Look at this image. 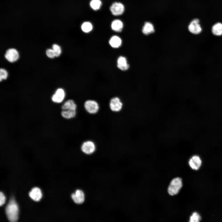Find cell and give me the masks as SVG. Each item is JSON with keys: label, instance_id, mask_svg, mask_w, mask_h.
I'll use <instances>...</instances> for the list:
<instances>
[{"label": "cell", "instance_id": "ffe728a7", "mask_svg": "<svg viewBox=\"0 0 222 222\" xmlns=\"http://www.w3.org/2000/svg\"><path fill=\"white\" fill-rule=\"evenodd\" d=\"M82 31L85 33H88L92 30L93 26L90 22H85L82 24L81 27Z\"/></svg>", "mask_w": 222, "mask_h": 222}, {"label": "cell", "instance_id": "2e32d148", "mask_svg": "<svg viewBox=\"0 0 222 222\" xmlns=\"http://www.w3.org/2000/svg\"><path fill=\"white\" fill-rule=\"evenodd\" d=\"M76 110H61L60 112V115L63 118L70 119L74 118L76 116Z\"/></svg>", "mask_w": 222, "mask_h": 222}, {"label": "cell", "instance_id": "9c48e42d", "mask_svg": "<svg viewBox=\"0 0 222 222\" xmlns=\"http://www.w3.org/2000/svg\"><path fill=\"white\" fill-rule=\"evenodd\" d=\"M188 29L189 31L193 34L200 33L202 31V28L199 24V20L197 18L192 20L188 26Z\"/></svg>", "mask_w": 222, "mask_h": 222}, {"label": "cell", "instance_id": "e0dca14e", "mask_svg": "<svg viewBox=\"0 0 222 222\" xmlns=\"http://www.w3.org/2000/svg\"><path fill=\"white\" fill-rule=\"evenodd\" d=\"M111 27L112 30L115 32H121L123 27V23L119 19H115L112 22Z\"/></svg>", "mask_w": 222, "mask_h": 222}, {"label": "cell", "instance_id": "8992f818", "mask_svg": "<svg viewBox=\"0 0 222 222\" xmlns=\"http://www.w3.org/2000/svg\"><path fill=\"white\" fill-rule=\"evenodd\" d=\"M110 10L113 15L118 16L123 14L125 7L122 3L116 2L112 4L110 7Z\"/></svg>", "mask_w": 222, "mask_h": 222}, {"label": "cell", "instance_id": "d4e9b609", "mask_svg": "<svg viewBox=\"0 0 222 222\" xmlns=\"http://www.w3.org/2000/svg\"><path fill=\"white\" fill-rule=\"evenodd\" d=\"M46 53L47 56L49 58H53L56 56L55 53L52 49H47Z\"/></svg>", "mask_w": 222, "mask_h": 222}, {"label": "cell", "instance_id": "ba28073f", "mask_svg": "<svg viewBox=\"0 0 222 222\" xmlns=\"http://www.w3.org/2000/svg\"><path fill=\"white\" fill-rule=\"evenodd\" d=\"M5 57L8 61L12 63L17 60L19 55L18 51L16 49L11 48L8 49L6 51Z\"/></svg>", "mask_w": 222, "mask_h": 222}, {"label": "cell", "instance_id": "ac0fdd59", "mask_svg": "<svg viewBox=\"0 0 222 222\" xmlns=\"http://www.w3.org/2000/svg\"><path fill=\"white\" fill-rule=\"evenodd\" d=\"M142 31L144 35H148L154 32V29L153 25L151 23L146 22L145 23Z\"/></svg>", "mask_w": 222, "mask_h": 222}, {"label": "cell", "instance_id": "277c9868", "mask_svg": "<svg viewBox=\"0 0 222 222\" xmlns=\"http://www.w3.org/2000/svg\"><path fill=\"white\" fill-rule=\"evenodd\" d=\"M84 107L86 110L90 114H95L99 110V105L95 100H88L84 103Z\"/></svg>", "mask_w": 222, "mask_h": 222}, {"label": "cell", "instance_id": "30bf717a", "mask_svg": "<svg viewBox=\"0 0 222 222\" xmlns=\"http://www.w3.org/2000/svg\"><path fill=\"white\" fill-rule=\"evenodd\" d=\"M74 202L76 204H80L84 200L85 196L84 192L81 190L78 189L76 191L71 195Z\"/></svg>", "mask_w": 222, "mask_h": 222}, {"label": "cell", "instance_id": "d6986e66", "mask_svg": "<svg viewBox=\"0 0 222 222\" xmlns=\"http://www.w3.org/2000/svg\"><path fill=\"white\" fill-rule=\"evenodd\" d=\"M212 32L215 35L220 36L222 35V23H217L214 24L212 28Z\"/></svg>", "mask_w": 222, "mask_h": 222}, {"label": "cell", "instance_id": "603a6c76", "mask_svg": "<svg viewBox=\"0 0 222 222\" xmlns=\"http://www.w3.org/2000/svg\"><path fill=\"white\" fill-rule=\"evenodd\" d=\"M52 49L55 53L56 57H58L61 54L62 52L61 48L58 44H53L52 46Z\"/></svg>", "mask_w": 222, "mask_h": 222}, {"label": "cell", "instance_id": "7c38bea8", "mask_svg": "<svg viewBox=\"0 0 222 222\" xmlns=\"http://www.w3.org/2000/svg\"><path fill=\"white\" fill-rule=\"evenodd\" d=\"M117 65L118 69L123 71L128 70L129 67L126 58L122 56L118 57L117 61Z\"/></svg>", "mask_w": 222, "mask_h": 222}, {"label": "cell", "instance_id": "4fadbf2b", "mask_svg": "<svg viewBox=\"0 0 222 222\" xmlns=\"http://www.w3.org/2000/svg\"><path fill=\"white\" fill-rule=\"evenodd\" d=\"M109 43L111 47L116 49L119 48L121 46L122 41L120 37L117 35H114L110 37Z\"/></svg>", "mask_w": 222, "mask_h": 222}, {"label": "cell", "instance_id": "7402d4cb", "mask_svg": "<svg viewBox=\"0 0 222 222\" xmlns=\"http://www.w3.org/2000/svg\"><path fill=\"white\" fill-rule=\"evenodd\" d=\"M201 220L199 214L196 212H193L190 218L189 222H198Z\"/></svg>", "mask_w": 222, "mask_h": 222}, {"label": "cell", "instance_id": "8fae6325", "mask_svg": "<svg viewBox=\"0 0 222 222\" xmlns=\"http://www.w3.org/2000/svg\"><path fill=\"white\" fill-rule=\"evenodd\" d=\"M188 163L190 167L193 169L197 170L202 164V161L197 155L193 156L189 160Z\"/></svg>", "mask_w": 222, "mask_h": 222}, {"label": "cell", "instance_id": "52a82bcc", "mask_svg": "<svg viewBox=\"0 0 222 222\" xmlns=\"http://www.w3.org/2000/svg\"><path fill=\"white\" fill-rule=\"evenodd\" d=\"M81 150L84 153L90 154L93 153L96 150V146L92 141L88 140L84 142L82 144Z\"/></svg>", "mask_w": 222, "mask_h": 222}, {"label": "cell", "instance_id": "5b68a950", "mask_svg": "<svg viewBox=\"0 0 222 222\" xmlns=\"http://www.w3.org/2000/svg\"><path fill=\"white\" fill-rule=\"evenodd\" d=\"M109 105L111 110L115 112L121 111L122 109L123 105L120 99L117 97H114L111 98L110 101Z\"/></svg>", "mask_w": 222, "mask_h": 222}, {"label": "cell", "instance_id": "3957f363", "mask_svg": "<svg viewBox=\"0 0 222 222\" xmlns=\"http://www.w3.org/2000/svg\"><path fill=\"white\" fill-rule=\"evenodd\" d=\"M65 96L64 90L62 88H58L51 96V100L54 104H60L64 101Z\"/></svg>", "mask_w": 222, "mask_h": 222}, {"label": "cell", "instance_id": "9a60e30c", "mask_svg": "<svg viewBox=\"0 0 222 222\" xmlns=\"http://www.w3.org/2000/svg\"><path fill=\"white\" fill-rule=\"evenodd\" d=\"M60 108L61 110H76L77 105L74 101L72 99H69L65 101L61 105Z\"/></svg>", "mask_w": 222, "mask_h": 222}, {"label": "cell", "instance_id": "44dd1931", "mask_svg": "<svg viewBox=\"0 0 222 222\" xmlns=\"http://www.w3.org/2000/svg\"><path fill=\"white\" fill-rule=\"evenodd\" d=\"M102 5L101 0H91L90 2V6L92 9L95 10H99Z\"/></svg>", "mask_w": 222, "mask_h": 222}, {"label": "cell", "instance_id": "5bb4252c", "mask_svg": "<svg viewBox=\"0 0 222 222\" xmlns=\"http://www.w3.org/2000/svg\"><path fill=\"white\" fill-rule=\"evenodd\" d=\"M30 197L34 200L38 201L42 197V194L40 189L37 187H34L29 193Z\"/></svg>", "mask_w": 222, "mask_h": 222}, {"label": "cell", "instance_id": "cb8c5ba5", "mask_svg": "<svg viewBox=\"0 0 222 222\" xmlns=\"http://www.w3.org/2000/svg\"><path fill=\"white\" fill-rule=\"evenodd\" d=\"M8 76L7 71L5 69L1 68L0 69V80L6 79Z\"/></svg>", "mask_w": 222, "mask_h": 222}, {"label": "cell", "instance_id": "484cf974", "mask_svg": "<svg viewBox=\"0 0 222 222\" xmlns=\"http://www.w3.org/2000/svg\"><path fill=\"white\" fill-rule=\"evenodd\" d=\"M5 197L3 193L0 192V206H1L5 202Z\"/></svg>", "mask_w": 222, "mask_h": 222}, {"label": "cell", "instance_id": "6da1fadb", "mask_svg": "<svg viewBox=\"0 0 222 222\" xmlns=\"http://www.w3.org/2000/svg\"><path fill=\"white\" fill-rule=\"evenodd\" d=\"M8 220L11 222H16L18 219V208L17 204L13 199L10 200L5 209Z\"/></svg>", "mask_w": 222, "mask_h": 222}, {"label": "cell", "instance_id": "7a4b0ae2", "mask_svg": "<svg viewBox=\"0 0 222 222\" xmlns=\"http://www.w3.org/2000/svg\"><path fill=\"white\" fill-rule=\"evenodd\" d=\"M183 186L182 179L179 177L174 178L171 181L168 188V192L171 195L177 194Z\"/></svg>", "mask_w": 222, "mask_h": 222}]
</instances>
